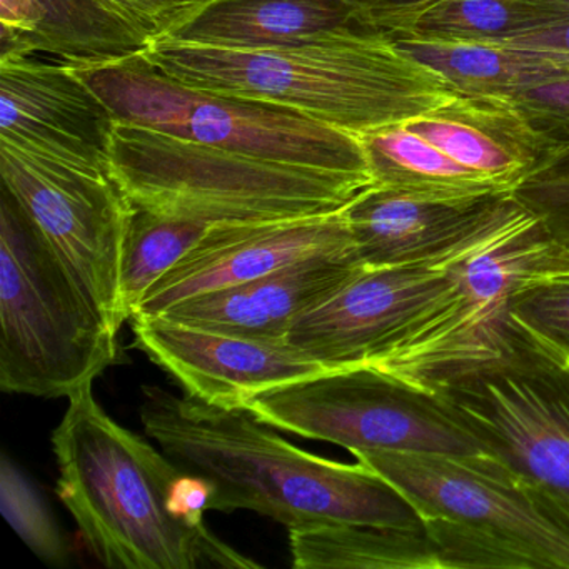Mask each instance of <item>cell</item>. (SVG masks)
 Listing matches in <instances>:
<instances>
[{
	"mask_svg": "<svg viewBox=\"0 0 569 569\" xmlns=\"http://www.w3.org/2000/svg\"><path fill=\"white\" fill-rule=\"evenodd\" d=\"M142 56L192 88L278 106L355 136L438 111L459 96L395 38L375 29H339L271 49L159 38Z\"/></svg>",
	"mask_w": 569,
	"mask_h": 569,
	"instance_id": "2",
	"label": "cell"
},
{
	"mask_svg": "<svg viewBox=\"0 0 569 569\" xmlns=\"http://www.w3.org/2000/svg\"><path fill=\"white\" fill-rule=\"evenodd\" d=\"M136 21L141 22L154 39L171 34L211 0H114Z\"/></svg>",
	"mask_w": 569,
	"mask_h": 569,
	"instance_id": "29",
	"label": "cell"
},
{
	"mask_svg": "<svg viewBox=\"0 0 569 569\" xmlns=\"http://www.w3.org/2000/svg\"><path fill=\"white\" fill-rule=\"evenodd\" d=\"M69 66L118 121L256 158L372 178L355 134L278 106L192 88L142 54Z\"/></svg>",
	"mask_w": 569,
	"mask_h": 569,
	"instance_id": "7",
	"label": "cell"
},
{
	"mask_svg": "<svg viewBox=\"0 0 569 569\" xmlns=\"http://www.w3.org/2000/svg\"><path fill=\"white\" fill-rule=\"evenodd\" d=\"M0 509L42 561L51 566L68 565V548L44 499L8 455L0 461Z\"/></svg>",
	"mask_w": 569,
	"mask_h": 569,
	"instance_id": "26",
	"label": "cell"
},
{
	"mask_svg": "<svg viewBox=\"0 0 569 569\" xmlns=\"http://www.w3.org/2000/svg\"><path fill=\"white\" fill-rule=\"evenodd\" d=\"M108 171L134 208L208 224L332 214L375 186L369 176L256 158L121 121Z\"/></svg>",
	"mask_w": 569,
	"mask_h": 569,
	"instance_id": "4",
	"label": "cell"
},
{
	"mask_svg": "<svg viewBox=\"0 0 569 569\" xmlns=\"http://www.w3.org/2000/svg\"><path fill=\"white\" fill-rule=\"evenodd\" d=\"M0 388L69 398L118 361V332L91 308L14 199L0 204Z\"/></svg>",
	"mask_w": 569,
	"mask_h": 569,
	"instance_id": "6",
	"label": "cell"
},
{
	"mask_svg": "<svg viewBox=\"0 0 569 569\" xmlns=\"http://www.w3.org/2000/svg\"><path fill=\"white\" fill-rule=\"evenodd\" d=\"M506 194L438 199L371 186L345 208L356 258L365 268L442 258L471 238Z\"/></svg>",
	"mask_w": 569,
	"mask_h": 569,
	"instance_id": "15",
	"label": "cell"
},
{
	"mask_svg": "<svg viewBox=\"0 0 569 569\" xmlns=\"http://www.w3.org/2000/svg\"><path fill=\"white\" fill-rule=\"evenodd\" d=\"M38 29L2 36V52L42 56L68 64H96L144 54L154 36L114 0H38Z\"/></svg>",
	"mask_w": 569,
	"mask_h": 569,
	"instance_id": "19",
	"label": "cell"
},
{
	"mask_svg": "<svg viewBox=\"0 0 569 569\" xmlns=\"http://www.w3.org/2000/svg\"><path fill=\"white\" fill-rule=\"evenodd\" d=\"M508 99L551 149L569 146V78L522 89Z\"/></svg>",
	"mask_w": 569,
	"mask_h": 569,
	"instance_id": "27",
	"label": "cell"
},
{
	"mask_svg": "<svg viewBox=\"0 0 569 569\" xmlns=\"http://www.w3.org/2000/svg\"><path fill=\"white\" fill-rule=\"evenodd\" d=\"M515 196L569 251V172H536L515 189Z\"/></svg>",
	"mask_w": 569,
	"mask_h": 569,
	"instance_id": "28",
	"label": "cell"
},
{
	"mask_svg": "<svg viewBox=\"0 0 569 569\" xmlns=\"http://www.w3.org/2000/svg\"><path fill=\"white\" fill-rule=\"evenodd\" d=\"M292 565L299 569H445L426 532L348 522H315L289 529Z\"/></svg>",
	"mask_w": 569,
	"mask_h": 569,
	"instance_id": "22",
	"label": "cell"
},
{
	"mask_svg": "<svg viewBox=\"0 0 569 569\" xmlns=\"http://www.w3.org/2000/svg\"><path fill=\"white\" fill-rule=\"evenodd\" d=\"M52 448L59 498L108 568H258L186 511L184 472L118 425L96 401L92 385L69 396Z\"/></svg>",
	"mask_w": 569,
	"mask_h": 569,
	"instance_id": "3",
	"label": "cell"
},
{
	"mask_svg": "<svg viewBox=\"0 0 569 569\" xmlns=\"http://www.w3.org/2000/svg\"><path fill=\"white\" fill-rule=\"evenodd\" d=\"M541 171L569 172V146L552 148L538 172Z\"/></svg>",
	"mask_w": 569,
	"mask_h": 569,
	"instance_id": "34",
	"label": "cell"
},
{
	"mask_svg": "<svg viewBox=\"0 0 569 569\" xmlns=\"http://www.w3.org/2000/svg\"><path fill=\"white\" fill-rule=\"evenodd\" d=\"M499 42L515 46V48L542 52V54L569 62V21L548 26V28L539 29V31L516 36V38Z\"/></svg>",
	"mask_w": 569,
	"mask_h": 569,
	"instance_id": "31",
	"label": "cell"
},
{
	"mask_svg": "<svg viewBox=\"0 0 569 569\" xmlns=\"http://www.w3.org/2000/svg\"><path fill=\"white\" fill-rule=\"evenodd\" d=\"M146 435L209 488V509H251L288 526L348 522L426 532L415 506L371 466L296 448L246 406L221 408L142 388Z\"/></svg>",
	"mask_w": 569,
	"mask_h": 569,
	"instance_id": "1",
	"label": "cell"
},
{
	"mask_svg": "<svg viewBox=\"0 0 569 569\" xmlns=\"http://www.w3.org/2000/svg\"><path fill=\"white\" fill-rule=\"evenodd\" d=\"M38 0H0V22L4 38L31 34L41 22Z\"/></svg>",
	"mask_w": 569,
	"mask_h": 569,
	"instance_id": "32",
	"label": "cell"
},
{
	"mask_svg": "<svg viewBox=\"0 0 569 569\" xmlns=\"http://www.w3.org/2000/svg\"><path fill=\"white\" fill-rule=\"evenodd\" d=\"M272 428L352 452L491 455L445 396L372 366L331 369L244 402Z\"/></svg>",
	"mask_w": 569,
	"mask_h": 569,
	"instance_id": "8",
	"label": "cell"
},
{
	"mask_svg": "<svg viewBox=\"0 0 569 569\" xmlns=\"http://www.w3.org/2000/svg\"><path fill=\"white\" fill-rule=\"evenodd\" d=\"M361 268L355 249L322 252L252 281L178 302L159 316L249 338L286 339L305 312L338 291Z\"/></svg>",
	"mask_w": 569,
	"mask_h": 569,
	"instance_id": "16",
	"label": "cell"
},
{
	"mask_svg": "<svg viewBox=\"0 0 569 569\" xmlns=\"http://www.w3.org/2000/svg\"><path fill=\"white\" fill-rule=\"evenodd\" d=\"M116 116L68 62L0 54V141L108 172Z\"/></svg>",
	"mask_w": 569,
	"mask_h": 569,
	"instance_id": "12",
	"label": "cell"
},
{
	"mask_svg": "<svg viewBox=\"0 0 569 569\" xmlns=\"http://www.w3.org/2000/svg\"><path fill=\"white\" fill-rule=\"evenodd\" d=\"M561 22L535 0H438L402 22L391 38L506 41Z\"/></svg>",
	"mask_w": 569,
	"mask_h": 569,
	"instance_id": "23",
	"label": "cell"
},
{
	"mask_svg": "<svg viewBox=\"0 0 569 569\" xmlns=\"http://www.w3.org/2000/svg\"><path fill=\"white\" fill-rule=\"evenodd\" d=\"M469 171L515 191L536 174L551 144L508 98L459 94L438 111L405 122Z\"/></svg>",
	"mask_w": 569,
	"mask_h": 569,
	"instance_id": "17",
	"label": "cell"
},
{
	"mask_svg": "<svg viewBox=\"0 0 569 569\" xmlns=\"http://www.w3.org/2000/svg\"><path fill=\"white\" fill-rule=\"evenodd\" d=\"M512 194L508 192L488 221L442 258L359 269L291 326L286 338L289 345L328 371L371 365L381 358L448 292L452 264L498 224Z\"/></svg>",
	"mask_w": 569,
	"mask_h": 569,
	"instance_id": "11",
	"label": "cell"
},
{
	"mask_svg": "<svg viewBox=\"0 0 569 569\" xmlns=\"http://www.w3.org/2000/svg\"><path fill=\"white\" fill-rule=\"evenodd\" d=\"M415 506L445 569H569V535L492 455L359 452Z\"/></svg>",
	"mask_w": 569,
	"mask_h": 569,
	"instance_id": "5",
	"label": "cell"
},
{
	"mask_svg": "<svg viewBox=\"0 0 569 569\" xmlns=\"http://www.w3.org/2000/svg\"><path fill=\"white\" fill-rule=\"evenodd\" d=\"M438 0H361L362 28L391 36L402 22Z\"/></svg>",
	"mask_w": 569,
	"mask_h": 569,
	"instance_id": "30",
	"label": "cell"
},
{
	"mask_svg": "<svg viewBox=\"0 0 569 569\" xmlns=\"http://www.w3.org/2000/svg\"><path fill=\"white\" fill-rule=\"evenodd\" d=\"M352 248L345 209L315 218L214 224L139 302L134 316H159L178 302L232 288L322 252Z\"/></svg>",
	"mask_w": 569,
	"mask_h": 569,
	"instance_id": "14",
	"label": "cell"
},
{
	"mask_svg": "<svg viewBox=\"0 0 569 569\" xmlns=\"http://www.w3.org/2000/svg\"><path fill=\"white\" fill-rule=\"evenodd\" d=\"M134 346L179 382L186 395L221 408L256 392L328 371L288 339L196 328L164 316L131 318Z\"/></svg>",
	"mask_w": 569,
	"mask_h": 569,
	"instance_id": "13",
	"label": "cell"
},
{
	"mask_svg": "<svg viewBox=\"0 0 569 569\" xmlns=\"http://www.w3.org/2000/svg\"><path fill=\"white\" fill-rule=\"evenodd\" d=\"M489 452L526 481L569 498V371L522 341L439 382Z\"/></svg>",
	"mask_w": 569,
	"mask_h": 569,
	"instance_id": "10",
	"label": "cell"
},
{
	"mask_svg": "<svg viewBox=\"0 0 569 569\" xmlns=\"http://www.w3.org/2000/svg\"><path fill=\"white\" fill-rule=\"evenodd\" d=\"M375 186L438 199H478L511 189L469 171L432 142L401 124L356 136Z\"/></svg>",
	"mask_w": 569,
	"mask_h": 569,
	"instance_id": "21",
	"label": "cell"
},
{
	"mask_svg": "<svg viewBox=\"0 0 569 569\" xmlns=\"http://www.w3.org/2000/svg\"><path fill=\"white\" fill-rule=\"evenodd\" d=\"M346 28H362L359 0H211L162 39L208 48L271 49Z\"/></svg>",
	"mask_w": 569,
	"mask_h": 569,
	"instance_id": "18",
	"label": "cell"
},
{
	"mask_svg": "<svg viewBox=\"0 0 569 569\" xmlns=\"http://www.w3.org/2000/svg\"><path fill=\"white\" fill-rule=\"evenodd\" d=\"M214 224L134 209L121 266V299L131 319L146 292L174 268Z\"/></svg>",
	"mask_w": 569,
	"mask_h": 569,
	"instance_id": "24",
	"label": "cell"
},
{
	"mask_svg": "<svg viewBox=\"0 0 569 569\" xmlns=\"http://www.w3.org/2000/svg\"><path fill=\"white\" fill-rule=\"evenodd\" d=\"M508 319L532 348L569 371V271L522 284L509 298Z\"/></svg>",
	"mask_w": 569,
	"mask_h": 569,
	"instance_id": "25",
	"label": "cell"
},
{
	"mask_svg": "<svg viewBox=\"0 0 569 569\" xmlns=\"http://www.w3.org/2000/svg\"><path fill=\"white\" fill-rule=\"evenodd\" d=\"M535 2L556 16L559 21H569V0H535Z\"/></svg>",
	"mask_w": 569,
	"mask_h": 569,
	"instance_id": "35",
	"label": "cell"
},
{
	"mask_svg": "<svg viewBox=\"0 0 569 569\" xmlns=\"http://www.w3.org/2000/svg\"><path fill=\"white\" fill-rule=\"evenodd\" d=\"M2 191L24 212L82 298L119 332L121 266L134 206L108 172L0 141Z\"/></svg>",
	"mask_w": 569,
	"mask_h": 569,
	"instance_id": "9",
	"label": "cell"
},
{
	"mask_svg": "<svg viewBox=\"0 0 569 569\" xmlns=\"http://www.w3.org/2000/svg\"><path fill=\"white\" fill-rule=\"evenodd\" d=\"M532 495L538 501L539 508L552 519L558 522L562 529L569 535V498L561 495V492L551 491V489L541 488V486L532 485L529 482Z\"/></svg>",
	"mask_w": 569,
	"mask_h": 569,
	"instance_id": "33",
	"label": "cell"
},
{
	"mask_svg": "<svg viewBox=\"0 0 569 569\" xmlns=\"http://www.w3.org/2000/svg\"><path fill=\"white\" fill-rule=\"evenodd\" d=\"M416 61L438 72L459 94L508 98L569 78V62L499 41L395 38Z\"/></svg>",
	"mask_w": 569,
	"mask_h": 569,
	"instance_id": "20",
	"label": "cell"
}]
</instances>
